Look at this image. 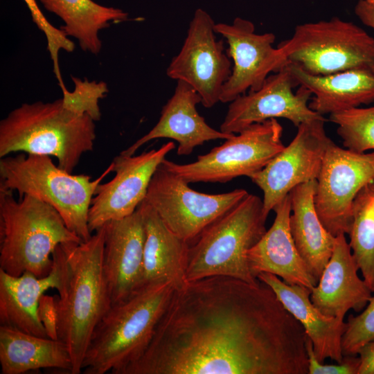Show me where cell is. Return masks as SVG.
Wrapping results in <instances>:
<instances>
[{"instance_id":"1","label":"cell","mask_w":374,"mask_h":374,"mask_svg":"<svg viewBox=\"0 0 374 374\" xmlns=\"http://www.w3.org/2000/svg\"><path fill=\"white\" fill-rule=\"evenodd\" d=\"M306 335L267 284L205 277L175 289L121 374H308Z\"/></svg>"},{"instance_id":"2","label":"cell","mask_w":374,"mask_h":374,"mask_svg":"<svg viewBox=\"0 0 374 374\" xmlns=\"http://www.w3.org/2000/svg\"><path fill=\"white\" fill-rule=\"evenodd\" d=\"M105 224L87 241L60 244L52 255L60 274L58 339L68 347L71 374L82 371L93 332L112 304L103 269Z\"/></svg>"},{"instance_id":"3","label":"cell","mask_w":374,"mask_h":374,"mask_svg":"<svg viewBox=\"0 0 374 374\" xmlns=\"http://www.w3.org/2000/svg\"><path fill=\"white\" fill-rule=\"evenodd\" d=\"M95 139L94 121L66 108L62 98L23 103L0 122V158L16 152L53 156L72 173Z\"/></svg>"},{"instance_id":"4","label":"cell","mask_w":374,"mask_h":374,"mask_svg":"<svg viewBox=\"0 0 374 374\" xmlns=\"http://www.w3.org/2000/svg\"><path fill=\"white\" fill-rule=\"evenodd\" d=\"M175 289L171 283L151 285L111 305L93 332L82 373L121 374L149 344Z\"/></svg>"},{"instance_id":"5","label":"cell","mask_w":374,"mask_h":374,"mask_svg":"<svg viewBox=\"0 0 374 374\" xmlns=\"http://www.w3.org/2000/svg\"><path fill=\"white\" fill-rule=\"evenodd\" d=\"M0 189V269L15 276H46L61 244L81 242L51 206L30 195L17 201Z\"/></svg>"},{"instance_id":"6","label":"cell","mask_w":374,"mask_h":374,"mask_svg":"<svg viewBox=\"0 0 374 374\" xmlns=\"http://www.w3.org/2000/svg\"><path fill=\"white\" fill-rule=\"evenodd\" d=\"M0 189L16 190L53 207L82 242L92 235L88 225L91 201L112 166L97 179L72 175L55 166L50 156L19 152L0 158Z\"/></svg>"},{"instance_id":"7","label":"cell","mask_w":374,"mask_h":374,"mask_svg":"<svg viewBox=\"0 0 374 374\" xmlns=\"http://www.w3.org/2000/svg\"><path fill=\"white\" fill-rule=\"evenodd\" d=\"M267 218L262 200L249 193L189 245L187 281L224 276L259 283L251 272L247 255L267 231Z\"/></svg>"},{"instance_id":"8","label":"cell","mask_w":374,"mask_h":374,"mask_svg":"<svg viewBox=\"0 0 374 374\" xmlns=\"http://www.w3.org/2000/svg\"><path fill=\"white\" fill-rule=\"evenodd\" d=\"M278 47L289 63L312 75L354 69L374 71V38L339 17L299 24L292 37Z\"/></svg>"},{"instance_id":"9","label":"cell","mask_w":374,"mask_h":374,"mask_svg":"<svg viewBox=\"0 0 374 374\" xmlns=\"http://www.w3.org/2000/svg\"><path fill=\"white\" fill-rule=\"evenodd\" d=\"M283 126L271 118L254 123L225 139L222 145L194 162L179 164L165 159L161 164L189 183H226L234 178H249L261 170L285 146Z\"/></svg>"},{"instance_id":"10","label":"cell","mask_w":374,"mask_h":374,"mask_svg":"<svg viewBox=\"0 0 374 374\" xmlns=\"http://www.w3.org/2000/svg\"><path fill=\"white\" fill-rule=\"evenodd\" d=\"M248 195L242 188L218 194L196 191L161 163L144 200L174 233L190 244L207 226Z\"/></svg>"},{"instance_id":"11","label":"cell","mask_w":374,"mask_h":374,"mask_svg":"<svg viewBox=\"0 0 374 374\" xmlns=\"http://www.w3.org/2000/svg\"><path fill=\"white\" fill-rule=\"evenodd\" d=\"M374 179V151L359 153L332 140L324 152L317 179L314 202L323 226L333 236L348 234L353 202L358 192Z\"/></svg>"},{"instance_id":"12","label":"cell","mask_w":374,"mask_h":374,"mask_svg":"<svg viewBox=\"0 0 374 374\" xmlns=\"http://www.w3.org/2000/svg\"><path fill=\"white\" fill-rule=\"evenodd\" d=\"M215 24L207 12L197 8L181 48L166 71L170 78L182 80L194 88L206 108L220 102L222 89L232 71L223 40L216 38Z\"/></svg>"},{"instance_id":"13","label":"cell","mask_w":374,"mask_h":374,"mask_svg":"<svg viewBox=\"0 0 374 374\" xmlns=\"http://www.w3.org/2000/svg\"><path fill=\"white\" fill-rule=\"evenodd\" d=\"M326 121L324 118L301 123L290 143L250 177L263 193L267 216L294 188L317 179L331 141L324 129Z\"/></svg>"},{"instance_id":"14","label":"cell","mask_w":374,"mask_h":374,"mask_svg":"<svg viewBox=\"0 0 374 374\" xmlns=\"http://www.w3.org/2000/svg\"><path fill=\"white\" fill-rule=\"evenodd\" d=\"M214 30L225 39L227 54L233 62L231 73L222 89L221 103H231L248 91L258 89L270 74L288 64L282 51L273 46L275 35L256 33L249 20L236 17L231 24H215Z\"/></svg>"},{"instance_id":"15","label":"cell","mask_w":374,"mask_h":374,"mask_svg":"<svg viewBox=\"0 0 374 374\" xmlns=\"http://www.w3.org/2000/svg\"><path fill=\"white\" fill-rule=\"evenodd\" d=\"M299 86L288 66L270 74L256 91H248L233 101L220 125L222 132L237 134L246 127L271 118H283L295 127L301 123L324 118L309 107L311 92Z\"/></svg>"},{"instance_id":"16","label":"cell","mask_w":374,"mask_h":374,"mask_svg":"<svg viewBox=\"0 0 374 374\" xmlns=\"http://www.w3.org/2000/svg\"><path fill=\"white\" fill-rule=\"evenodd\" d=\"M175 148L173 142L139 155L116 156L111 163L115 176L100 184L89 212L92 233L112 220L132 214L145 199L151 179L166 155Z\"/></svg>"},{"instance_id":"17","label":"cell","mask_w":374,"mask_h":374,"mask_svg":"<svg viewBox=\"0 0 374 374\" xmlns=\"http://www.w3.org/2000/svg\"><path fill=\"white\" fill-rule=\"evenodd\" d=\"M103 269L112 305L140 291L145 231L139 208L105 224Z\"/></svg>"},{"instance_id":"18","label":"cell","mask_w":374,"mask_h":374,"mask_svg":"<svg viewBox=\"0 0 374 374\" xmlns=\"http://www.w3.org/2000/svg\"><path fill=\"white\" fill-rule=\"evenodd\" d=\"M202 100L199 93L188 83L177 80L175 91L163 107L157 123L145 135L120 154L132 156L146 143L160 138L178 143V155H189L195 147L206 141L227 139L235 134L217 130L208 125L198 113L197 105Z\"/></svg>"},{"instance_id":"19","label":"cell","mask_w":374,"mask_h":374,"mask_svg":"<svg viewBox=\"0 0 374 374\" xmlns=\"http://www.w3.org/2000/svg\"><path fill=\"white\" fill-rule=\"evenodd\" d=\"M273 210L276 216L271 226L248 252L251 272L256 278L260 273H270L287 284L301 285L312 291L318 280L299 254L290 231V193Z\"/></svg>"},{"instance_id":"20","label":"cell","mask_w":374,"mask_h":374,"mask_svg":"<svg viewBox=\"0 0 374 374\" xmlns=\"http://www.w3.org/2000/svg\"><path fill=\"white\" fill-rule=\"evenodd\" d=\"M358 270L345 234L338 235L332 255L311 291L313 305L323 314L341 320L350 309L363 310L373 292L358 276Z\"/></svg>"},{"instance_id":"21","label":"cell","mask_w":374,"mask_h":374,"mask_svg":"<svg viewBox=\"0 0 374 374\" xmlns=\"http://www.w3.org/2000/svg\"><path fill=\"white\" fill-rule=\"evenodd\" d=\"M257 278L273 290L284 307L302 324L321 363L327 358L337 363L342 361L341 342L347 322L321 312L312 303L311 290L307 287L287 284L267 272L260 273Z\"/></svg>"},{"instance_id":"22","label":"cell","mask_w":374,"mask_h":374,"mask_svg":"<svg viewBox=\"0 0 374 374\" xmlns=\"http://www.w3.org/2000/svg\"><path fill=\"white\" fill-rule=\"evenodd\" d=\"M143 218L145 241L140 290L171 283L176 289L186 281L189 244L174 233L145 200L138 206Z\"/></svg>"},{"instance_id":"23","label":"cell","mask_w":374,"mask_h":374,"mask_svg":"<svg viewBox=\"0 0 374 374\" xmlns=\"http://www.w3.org/2000/svg\"><path fill=\"white\" fill-rule=\"evenodd\" d=\"M287 66L299 86L311 92L309 107L320 115L359 107L374 101V71L354 69L314 75L292 63L288 62Z\"/></svg>"},{"instance_id":"24","label":"cell","mask_w":374,"mask_h":374,"mask_svg":"<svg viewBox=\"0 0 374 374\" xmlns=\"http://www.w3.org/2000/svg\"><path fill=\"white\" fill-rule=\"evenodd\" d=\"M60 274L53 262L44 277L30 272L12 276L0 269V326L41 337H48L38 316L40 298L50 289H57Z\"/></svg>"},{"instance_id":"25","label":"cell","mask_w":374,"mask_h":374,"mask_svg":"<svg viewBox=\"0 0 374 374\" xmlns=\"http://www.w3.org/2000/svg\"><path fill=\"white\" fill-rule=\"evenodd\" d=\"M317 180L300 184L290 192V231L296 249L311 274L318 280L328 262L335 237L323 226L317 215L314 197Z\"/></svg>"},{"instance_id":"26","label":"cell","mask_w":374,"mask_h":374,"mask_svg":"<svg viewBox=\"0 0 374 374\" xmlns=\"http://www.w3.org/2000/svg\"><path fill=\"white\" fill-rule=\"evenodd\" d=\"M2 374H24L42 368H57L71 374L72 360L66 345L59 339L41 337L0 326Z\"/></svg>"},{"instance_id":"27","label":"cell","mask_w":374,"mask_h":374,"mask_svg":"<svg viewBox=\"0 0 374 374\" xmlns=\"http://www.w3.org/2000/svg\"><path fill=\"white\" fill-rule=\"evenodd\" d=\"M44 8L64 23L61 29L78 41L80 48L97 55L102 47L99 31L111 22L128 20L129 14L120 8L101 6L92 0H40Z\"/></svg>"},{"instance_id":"28","label":"cell","mask_w":374,"mask_h":374,"mask_svg":"<svg viewBox=\"0 0 374 374\" xmlns=\"http://www.w3.org/2000/svg\"><path fill=\"white\" fill-rule=\"evenodd\" d=\"M350 247L363 279L374 292V179L357 194L352 206Z\"/></svg>"},{"instance_id":"29","label":"cell","mask_w":374,"mask_h":374,"mask_svg":"<svg viewBox=\"0 0 374 374\" xmlns=\"http://www.w3.org/2000/svg\"><path fill=\"white\" fill-rule=\"evenodd\" d=\"M345 148L364 153L374 150V106L330 114Z\"/></svg>"},{"instance_id":"30","label":"cell","mask_w":374,"mask_h":374,"mask_svg":"<svg viewBox=\"0 0 374 374\" xmlns=\"http://www.w3.org/2000/svg\"><path fill=\"white\" fill-rule=\"evenodd\" d=\"M74 89L62 93V102L69 109L80 114L89 115L94 121L100 118L99 100L108 92L105 82L100 81L84 80L72 77Z\"/></svg>"},{"instance_id":"31","label":"cell","mask_w":374,"mask_h":374,"mask_svg":"<svg viewBox=\"0 0 374 374\" xmlns=\"http://www.w3.org/2000/svg\"><path fill=\"white\" fill-rule=\"evenodd\" d=\"M34 23L42 30L47 40V50L48 51L53 64V71L58 81V84L62 92L67 91L61 75L59 65V51L63 49L71 53L75 48L74 43L68 38L66 33L61 29L55 27L43 15L36 0H24Z\"/></svg>"},{"instance_id":"32","label":"cell","mask_w":374,"mask_h":374,"mask_svg":"<svg viewBox=\"0 0 374 374\" xmlns=\"http://www.w3.org/2000/svg\"><path fill=\"white\" fill-rule=\"evenodd\" d=\"M347 329L342 337V353L357 355L365 344L374 341V296H372L364 311L348 318Z\"/></svg>"},{"instance_id":"33","label":"cell","mask_w":374,"mask_h":374,"mask_svg":"<svg viewBox=\"0 0 374 374\" xmlns=\"http://www.w3.org/2000/svg\"><path fill=\"white\" fill-rule=\"evenodd\" d=\"M305 347L308 358L309 374H358L360 365L359 357L346 355L340 363L324 364L316 357L312 342L308 335L305 338Z\"/></svg>"},{"instance_id":"34","label":"cell","mask_w":374,"mask_h":374,"mask_svg":"<svg viewBox=\"0 0 374 374\" xmlns=\"http://www.w3.org/2000/svg\"><path fill=\"white\" fill-rule=\"evenodd\" d=\"M38 316L47 337L52 339H58L56 296L45 294L42 296L38 305Z\"/></svg>"},{"instance_id":"35","label":"cell","mask_w":374,"mask_h":374,"mask_svg":"<svg viewBox=\"0 0 374 374\" xmlns=\"http://www.w3.org/2000/svg\"><path fill=\"white\" fill-rule=\"evenodd\" d=\"M357 355L360 359L358 374H374V341L363 345Z\"/></svg>"},{"instance_id":"36","label":"cell","mask_w":374,"mask_h":374,"mask_svg":"<svg viewBox=\"0 0 374 374\" xmlns=\"http://www.w3.org/2000/svg\"><path fill=\"white\" fill-rule=\"evenodd\" d=\"M355 13L366 26L374 30V6L365 0H359L355 7Z\"/></svg>"},{"instance_id":"37","label":"cell","mask_w":374,"mask_h":374,"mask_svg":"<svg viewBox=\"0 0 374 374\" xmlns=\"http://www.w3.org/2000/svg\"><path fill=\"white\" fill-rule=\"evenodd\" d=\"M365 1H366L368 3L374 6V0H365Z\"/></svg>"}]
</instances>
